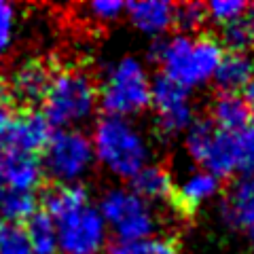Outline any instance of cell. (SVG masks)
<instances>
[{
  "label": "cell",
  "mask_w": 254,
  "mask_h": 254,
  "mask_svg": "<svg viewBox=\"0 0 254 254\" xmlns=\"http://www.w3.org/2000/svg\"><path fill=\"white\" fill-rule=\"evenodd\" d=\"M43 208L58 229L60 254H100L108 248V227L85 185H53Z\"/></svg>",
  "instance_id": "obj_1"
},
{
  "label": "cell",
  "mask_w": 254,
  "mask_h": 254,
  "mask_svg": "<svg viewBox=\"0 0 254 254\" xmlns=\"http://www.w3.org/2000/svg\"><path fill=\"white\" fill-rule=\"evenodd\" d=\"M254 78V53H225L212 81L220 93H240Z\"/></svg>",
  "instance_id": "obj_17"
},
{
  "label": "cell",
  "mask_w": 254,
  "mask_h": 254,
  "mask_svg": "<svg viewBox=\"0 0 254 254\" xmlns=\"http://www.w3.org/2000/svg\"><path fill=\"white\" fill-rule=\"evenodd\" d=\"M98 210L108 233L117 240H150L157 231V216L150 203L138 197L129 187H113L100 197Z\"/></svg>",
  "instance_id": "obj_7"
},
{
  "label": "cell",
  "mask_w": 254,
  "mask_h": 254,
  "mask_svg": "<svg viewBox=\"0 0 254 254\" xmlns=\"http://www.w3.org/2000/svg\"><path fill=\"white\" fill-rule=\"evenodd\" d=\"M129 189L148 203L150 201H170L172 203L174 190H176L172 174L165 170L163 165H155V163H148L146 168L129 182Z\"/></svg>",
  "instance_id": "obj_18"
},
{
  "label": "cell",
  "mask_w": 254,
  "mask_h": 254,
  "mask_svg": "<svg viewBox=\"0 0 254 254\" xmlns=\"http://www.w3.org/2000/svg\"><path fill=\"white\" fill-rule=\"evenodd\" d=\"M187 153L203 172L218 180L237 174V140L235 133L218 129L208 119H195L187 131Z\"/></svg>",
  "instance_id": "obj_8"
},
{
  "label": "cell",
  "mask_w": 254,
  "mask_h": 254,
  "mask_svg": "<svg viewBox=\"0 0 254 254\" xmlns=\"http://www.w3.org/2000/svg\"><path fill=\"white\" fill-rule=\"evenodd\" d=\"M244 100H246V102H248V106H250V110H252V113H254V78H252V81H250V85H248V87H246V89H244Z\"/></svg>",
  "instance_id": "obj_30"
},
{
  "label": "cell",
  "mask_w": 254,
  "mask_h": 254,
  "mask_svg": "<svg viewBox=\"0 0 254 254\" xmlns=\"http://www.w3.org/2000/svg\"><path fill=\"white\" fill-rule=\"evenodd\" d=\"M222 47L229 49V53L254 51V4H248L240 19L222 28Z\"/></svg>",
  "instance_id": "obj_21"
},
{
  "label": "cell",
  "mask_w": 254,
  "mask_h": 254,
  "mask_svg": "<svg viewBox=\"0 0 254 254\" xmlns=\"http://www.w3.org/2000/svg\"><path fill=\"white\" fill-rule=\"evenodd\" d=\"M45 178V170L38 155L2 150V187L36 193Z\"/></svg>",
  "instance_id": "obj_15"
},
{
  "label": "cell",
  "mask_w": 254,
  "mask_h": 254,
  "mask_svg": "<svg viewBox=\"0 0 254 254\" xmlns=\"http://www.w3.org/2000/svg\"><path fill=\"white\" fill-rule=\"evenodd\" d=\"M0 187H2V150H0Z\"/></svg>",
  "instance_id": "obj_31"
},
{
  "label": "cell",
  "mask_w": 254,
  "mask_h": 254,
  "mask_svg": "<svg viewBox=\"0 0 254 254\" xmlns=\"http://www.w3.org/2000/svg\"><path fill=\"white\" fill-rule=\"evenodd\" d=\"M41 163L53 185H83L95 165L91 136L83 129H55L41 153Z\"/></svg>",
  "instance_id": "obj_6"
},
{
  "label": "cell",
  "mask_w": 254,
  "mask_h": 254,
  "mask_svg": "<svg viewBox=\"0 0 254 254\" xmlns=\"http://www.w3.org/2000/svg\"><path fill=\"white\" fill-rule=\"evenodd\" d=\"M89 136L95 163L115 178L131 182L150 163L148 140L131 119L102 115Z\"/></svg>",
  "instance_id": "obj_3"
},
{
  "label": "cell",
  "mask_w": 254,
  "mask_h": 254,
  "mask_svg": "<svg viewBox=\"0 0 254 254\" xmlns=\"http://www.w3.org/2000/svg\"><path fill=\"white\" fill-rule=\"evenodd\" d=\"M205 21H210V17L203 2H182L174 11V26L178 28V34L193 36L195 32L201 34Z\"/></svg>",
  "instance_id": "obj_22"
},
{
  "label": "cell",
  "mask_w": 254,
  "mask_h": 254,
  "mask_svg": "<svg viewBox=\"0 0 254 254\" xmlns=\"http://www.w3.org/2000/svg\"><path fill=\"white\" fill-rule=\"evenodd\" d=\"M125 4L127 2H119V0H93L81 6L83 19L91 21L93 26H108L125 15Z\"/></svg>",
  "instance_id": "obj_23"
},
{
  "label": "cell",
  "mask_w": 254,
  "mask_h": 254,
  "mask_svg": "<svg viewBox=\"0 0 254 254\" xmlns=\"http://www.w3.org/2000/svg\"><path fill=\"white\" fill-rule=\"evenodd\" d=\"M153 81L140 60L125 55L104 68L98 83L100 108L108 117L131 119L150 108Z\"/></svg>",
  "instance_id": "obj_5"
},
{
  "label": "cell",
  "mask_w": 254,
  "mask_h": 254,
  "mask_svg": "<svg viewBox=\"0 0 254 254\" xmlns=\"http://www.w3.org/2000/svg\"><path fill=\"white\" fill-rule=\"evenodd\" d=\"M237 140V174L254 176V125L235 133Z\"/></svg>",
  "instance_id": "obj_27"
},
{
  "label": "cell",
  "mask_w": 254,
  "mask_h": 254,
  "mask_svg": "<svg viewBox=\"0 0 254 254\" xmlns=\"http://www.w3.org/2000/svg\"><path fill=\"white\" fill-rule=\"evenodd\" d=\"M15 117H17L15 102L11 100L9 91H6L4 81H0V150H4V146H6V140H9Z\"/></svg>",
  "instance_id": "obj_28"
},
{
  "label": "cell",
  "mask_w": 254,
  "mask_h": 254,
  "mask_svg": "<svg viewBox=\"0 0 254 254\" xmlns=\"http://www.w3.org/2000/svg\"><path fill=\"white\" fill-rule=\"evenodd\" d=\"M98 108V83L87 70L76 66L53 70L41 104V113L53 129H81V125L93 119Z\"/></svg>",
  "instance_id": "obj_4"
},
{
  "label": "cell",
  "mask_w": 254,
  "mask_h": 254,
  "mask_svg": "<svg viewBox=\"0 0 254 254\" xmlns=\"http://www.w3.org/2000/svg\"><path fill=\"white\" fill-rule=\"evenodd\" d=\"M150 108L157 117V131L165 138L189 131L195 123V110L190 104V93L172 78L159 74L153 78L150 89Z\"/></svg>",
  "instance_id": "obj_9"
},
{
  "label": "cell",
  "mask_w": 254,
  "mask_h": 254,
  "mask_svg": "<svg viewBox=\"0 0 254 254\" xmlns=\"http://www.w3.org/2000/svg\"><path fill=\"white\" fill-rule=\"evenodd\" d=\"M41 208V199L36 193L19 190L11 187H0V220L11 225H26Z\"/></svg>",
  "instance_id": "obj_19"
},
{
  "label": "cell",
  "mask_w": 254,
  "mask_h": 254,
  "mask_svg": "<svg viewBox=\"0 0 254 254\" xmlns=\"http://www.w3.org/2000/svg\"><path fill=\"white\" fill-rule=\"evenodd\" d=\"M210 121L222 131L237 133L252 125V110L242 93H216L210 106Z\"/></svg>",
  "instance_id": "obj_16"
},
{
  "label": "cell",
  "mask_w": 254,
  "mask_h": 254,
  "mask_svg": "<svg viewBox=\"0 0 254 254\" xmlns=\"http://www.w3.org/2000/svg\"><path fill=\"white\" fill-rule=\"evenodd\" d=\"M23 227H26L32 254H60L58 229H55L53 218L45 210L36 212Z\"/></svg>",
  "instance_id": "obj_20"
},
{
  "label": "cell",
  "mask_w": 254,
  "mask_h": 254,
  "mask_svg": "<svg viewBox=\"0 0 254 254\" xmlns=\"http://www.w3.org/2000/svg\"><path fill=\"white\" fill-rule=\"evenodd\" d=\"M0 254H32L26 227L0 220Z\"/></svg>",
  "instance_id": "obj_25"
},
{
  "label": "cell",
  "mask_w": 254,
  "mask_h": 254,
  "mask_svg": "<svg viewBox=\"0 0 254 254\" xmlns=\"http://www.w3.org/2000/svg\"><path fill=\"white\" fill-rule=\"evenodd\" d=\"M17 9L6 0H0V60L11 53L15 38H17Z\"/></svg>",
  "instance_id": "obj_24"
},
{
  "label": "cell",
  "mask_w": 254,
  "mask_h": 254,
  "mask_svg": "<svg viewBox=\"0 0 254 254\" xmlns=\"http://www.w3.org/2000/svg\"><path fill=\"white\" fill-rule=\"evenodd\" d=\"M248 235H250V240H252V242H254V231H250V233H248Z\"/></svg>",
  "instance_id": "obj_32"
},
{
  "label": "cell",
  "mask_w": 254,
  "mask_h": 254,
  "mask_svg": "<svg viewBox=\"0 0 254 254\" xmlns=\"http://www.w3.org/2000/svg\"><path fill=\"white\" fill-rule=\"evenodd\" d=\"M220 218L233 229L254 231V176H240L220 203Z\"/></svg>",
  "instance_id": "obj_12"
},
{
  "label": "cell",
  "mask_w": 254,
  "mask_h": 254,
  "mask_svg": "<svg viewBox=\"0 0 254 254\" xmlns=\"http://www.w3.org/2000/svg\"><path fill=\"white\" fill-rule=\"evenodd\" d=\"M53 131L55 129L43 117L41 110H32V108L23 110V113H17V117H15L4 150L41 157L47 142L53 136Z\"/></svg>",
  "instance_id": "obj_11"
},
{
  "label": "cell",
  "mask_w": 254,
  "mask_h": 254,
  "mask_svg": "<svg viewBox=\"0 0 254 254\" xmlns=\"http://www.w3.org/2000/svg\"><path fill=\"white\" fill-rule=\"evenodd\" d=\"M174 11L176 6L172 2L161 0H138L125 4V17L131 21V26L153 38H161L174 26Z\"/></svg>",
  "instance_id": "obj_13"
},
{
  "label": "cell",
  "mask_w": 254,
  "mask_h": 254,
  "mask_svg": "<svg viewBox=\"0 0 254 254\" xmlns=\"http://www.w3.org/2000/svg\"><path fill=\"white\" fill-rule=\"evenodd\" d=\"M51 76L53 70L49 64L34 58L19 62L9 72V76L4 78V85L15 104L34 106V104H43Z\"/></svg>",
  "instance_id": "obj_10"
},
{
  "label": "cell",
  "mask_w": 254,
  "mask_h": 254,
  "mask_svg": "<svg viewBox=\"0 0 254 254\" xmlns=\"http://www.w3.org/2000/svg\"><path fill=\"white\" fill-rule=\"evenodd\" d=\"M248 4L250 2H244V0H214V2L205 4V9H208L210 21L225 28L235 19H240L248 9Z\"/></svg>",
  "instance_id": "obj_26"
},
{
  "label": "cell",
  "mask_w": 254,
  "mask_h": 254,
  "mask_svg": "<svg viewBox=\"0 0 254 254\" xmlns=\"http://www.w3.org/2000/svg\"><path fill=\"white\" fill-rule=\"evenodd\" d=\"M148 51L150 62L161 66V74L189 91L212 81L225 58L222 41L208 32H201L195 38L185 34L155 38Z\"/></svg>",
  "instance_id": "obj_2"
},
{
  "label": "cell",
  "mask_w": 254,
  "mask_h": 254,
  "mask_svg": "<svg viewBox=\"0 0 254 254\" xmlns=\"http://www.w3.org/2000/svg\"><path fill=\"white\" fill-rule=\"evenodd\" d=\"M106 254H157L155 237H150V240H136V242L115 240L113 244H108Z\"/></svg>",
  "instance_id": "obj_29"
},
{
  "label": "cell",
  "mask_w": 254,
  "mask_h": 254,
  "mask_svg": "<svg viewBox=\"0 0 254 254\" xmlns=\"http://www.w3.org/2000/svg\"><path fill=\"white\" fill-rule=\"evenodd\" d=\"M220 190V180L212 176L210 172H193L187 180H182L174 190L172 205L178 210L180 216H193V214L201 208V205L212 199Z\"/></svg>",
  "instance_id": "obj_14"
}]
</instances>
